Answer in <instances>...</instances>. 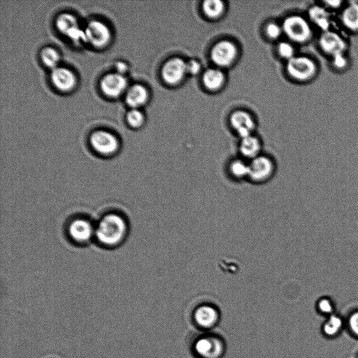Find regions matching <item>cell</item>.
Segmentation results:
<instances>
[{
    "label": "cell",
    "instance_id": "obj_15",
    "mask_svg": "<svg viewBox=\"0 0 358 358\" xmlns=\"http://www.w3.org/2000/svg\"><path fill=\"white\" fill-rule=\"evenodd\" d=\"M54 85L62 91L71 90L76 85V77L73 72L64 67H56L51 74Z\"/></svg>",
    "mask_w": 358,
    "mask_h": 358
},
{
    "label": "cell",
    "instance_id": "obj_32",
    "mask_svg": "<svg viewBox=\"0 0 358 358\" xmlns=\"http://www.w3.org/2000/svg\"><path fill=\"white\" fill-rule=\"evenodd\" d=\"M200 64L196 60H191L187 64V72L191 74H196L200 70Z\"/></svg>",
    "mask_w": 358,
    "mask_h": 358
},
{
    "label": "cell",
    "instance_id": "obj_30",
    "mask_svg": "<svg viewBox=\"0 0 358 358\" xmlns=\"http://www.w3.org/2000/svg\"><path fill=\"white\" fill-rule=\"evenodd\" d=\"M349 326L354 334L358 336V311L353 313L350 316Z\"/></svg>",
    "mask_w": 358,
    "mask_h": 358
},
{
    "label": "cell",
    "instance_id": "obj_22",
    "mask_svg": "<svg viewBox=\"0 0 358 358\" xmlns=\"http://www.w3.org/2000/svg\"><path fill=\"white\" fill-rule=\"evenodd\" d=\"M224 81V76L220 70L208 69L203 76V82L206 88L215 90L220 88Z\"/></svg>",
    "mask_w": 358,
    "mask_h": 358
},
{
    "label": "cell",
    "instance_id": "obj_28",
    "mask_svg": "<svg viewBox=\"0 0 358 358\" xmlns=\"http://www.w3.org/2000/svg\"><path fill=\"white\" fill-rule=\"evenodd\" d=\"M317 308L322 313L332 315L334 310V305L332 302L327 299H321L317 303Z\"/></svg>",
    "mask_w": 358,
    "mask_h": 358
},
{
    "label": "cell",
    "instance_id": "obj_9",
    "mask_svg": "<svg viewBox=\"0 0 358 358\" xmlns=\"http://www.w3.org/2000/svg\"><path fill=\"white\" fill-rule=\"evenodd\" d=\"M57 29L75 42L86 41L85 30L80 29L76 19L71 14L60 15L56 22Z\"/></svg>",
    "mask_w": 358,
    "mask_h": 358
},
{
    "label": "cell",
    "instance_id": "obj_33",
    "mask_svg": "<svg viewBox=\"0 0 358 358\" xmlns=\"http://www.w3.org/2000/svg\"><path fill=\"white\" fill-rule=\"evenodd\" d=\"M116 69L118 71V72L121 73H124L127 69V66L123 62H117L116 64Z\"/></svg>",
    "mask_w": 358,
    "mask_h": 358
},
{
    "label": "cell",
    "instance_id": "obj_18",
    "mask_svg": "<svg viewBox=\"0 0 358 358\" xmlns=\"http://www.w3.org/2000/svg\"><path fill=\"white\" fill-rule=\"evenodd\" d=\"M260 144L259 141L252 136L243 138L240 144V152L241 155L250 161L259 155Z\"/></svg>",
    "mask_w": 358,
    "mask_h": 358
},
{
    "label": "cell",
    "instance_id": "obj_16",
    "mask_svg": "<svg viewBox=\"0 0 358 358\" xmlns=\"http://www.w3.org/2000/svg\"><path fill=\"white\" fill-rule=\"evenodd\" d=\"M231 124L242 138L250 136L254 127L251 117L244 111L233 113L231 117Z\"/></svg>",
    "mask_w": 358,
    "mask_h": 358
},
{
    "label": "cell",
    "instance_id": "obj_3",
    "mask_svg": "<svg viewBox=\"0 0 358 358\" xmlns=\"http://www.w3.org/2000/svg\"><path fill=\"white\" fill-rule=\"evenodd\" d=\"M275 172L274 162L260 155L249 162L248 182L257 185L266 184L275 177Z\"/></svg>",
    "mask_w": 358,
    "mask_h": 358
},
{
    "label": "cell",
    "instance_id": "obj_7",
    "mask_svg": "<svg viewBox=\"0 0 358 358\" xmlns=\"http://www.w3.org/2000/svg\"><path fill=\"white\" fill-rule=\"evenodd\" d=\"M287 70L294 79L306 80L314 76L316 66L315 62L307 57H293L288 60Z\"/></svg>",
    "mask_w": 358,
    "mask_h": 358
},
{
    "label": "cell",
    "instance_id": "obj_10",
    "mask_svg": "<svg viewBox=\"0 0 358 358\" xmlns=\"http://www.w3.org/2000/svg\"><path fill=\"white\" fill-rule=\"evenodd\" d=\"M86 41L96 47H103L110 41V31L108 27L103 23L92 20L85 29Z\"/></svg>",
    "mask_w": 358,
    "mask_h": 358
},
{
    "label": "cell",
    "instance_id": "obj_27",
    "mask_svg": "<svg viewBox=\"0 0 358 358\" xmlns=\"http://www.w3.org/2000/svg\"><path fill=\"white\" fill-rule=\"evenodd\" d=\"M278 52L282 57L287 58L288 60L294 57L292 45L287 42H282L279 44Z\"/></svg>",
    "mask_w": 358,
    "mask_h": 358
},
{
    "label": "cell",
    "instance_id": "obj_25",
    "mask_svg": "<svg viewBox=\"0 0 358 358\" xmlns=\"http://www.w3.org/2000/svg\"><path fill=\"white\" fill-rule=\"evenodd\" d=\"M41 59L43 63L50 68H56L59 60L58 52L53 48L48 47L41 52Z\"/></svg>",
    "mask_w": 358,
    "mask_h": 358
},
{
    "label": "cell",
    "instance_id": "obj_11",
    "mask_svg": "<svg viewBox=\"0 0 358 358\" xmlns=\"http://www.w3.org/2000/svg\"><path fill=\"white\" fill-rule=\"evenodd\" d=\"M236 49L231 42L224 41L217 43L211 52V58L215 64L221 66L229 65L235 59Z\"/></svg>",
    "mask_w": 358,
    "mask_h": 358
},
{
    "label": "cell",
    "instance_id": "obj_20",
    "mask_svg": "<svg viewBox=\"0 0 358 358\" xmlns=\"http://www.w3.org/2000/svg\"><path fill=\"white\" fill-rule=\"evenodd\" d=\"M343 24L350 30L358 29V3H350L341 15Z\"/></svg>",
    "mask_w": 358,
    "mask_h": 358
},
{
    "label": "cell",
    "instance_id": "obj_34",
    "mask_svg": "<svg viewBox=\"0 0 358 358\" xmlns=\"http://www.w3.org/2000/svg\"><path fill=\"white\" fill-rule=\"evenodd\" d=\"M328 6L332 7V8H336L340 6L341 3V1H328L325 2Z\"/></svg>",
    "mask_w": 358,
    "mask_h": 358
},
{
    "label": "cell",
    "instance_id": "obj_19",
    "mask_svg": "<svg viewBox=\"0 0 358 358\" xmlns=\"http://www.w3.org/2000/svg\"><path fill=\"white\" fill-rule=\"evenodd\" d=\"M148 92L146 89L141 85L131 86L126 95V101L128 105L133 108L138 107L143 105L147 100Z\"/></svg>",
    "mask_w": 358,
    "mask_h": 358
},
{
    "label": "cell",
    "instance_id": "obj_8",
    "mask_svg": "<svg viewBox=\"0 0 358 358\" xmlns=\"http://www.w3.org/2000/svg\"><path fill=\"white\" fill-rule=\"evenodd\" d=\"M90 143L93 149L104 156L115 153L118 148V141L112 134L106 131H97L90 137Z\"/></svg>",
    "mask_w": 358,
    "mask_h": 358
},
{
    "label": "cell",
    "instance_id": "obj_13",
    "mask_svg": "<svg viewBox=\"0 0 358 358\" xmlns=\"http://www.w3.org/2000/svg\"><path fill=\"white\" fill-rule=\"evenodd\" d=\"M320 46L332 57L343 53L346 48L344 40L336 32L325 31L320 38Z\"/></svg>",
    "mask_w": 358,
    "mask_h": 358
},
{
    "label": "cell",
    "instance_id": "obj_1",
    "mask_svg": "<svg viewBox=\"0 0 358 358\" xmlns=\"http://www.w3.org/2000/svg\"><path fill=\"white\" fill-rule=\"evenodd\" d=\"M128 228L127 222L121 214L108 213L95 224L94 239L101 246L115 248L125 240Z\"/></svg>",
    "mask_w": 358,
    "mask_h": 358
},
{
    "label": "cell",
    "instance_id": "obj_12",
    "mask_svg": "<svg viewBox=\"0 0 358 358\" xmlns=\"http://www.w3.org/2000/svg\"><path fill=\"white\" fill-rule=\"evenodd\" d=\"M187 72V64L179 58L167 62L162 69L164 81L170 85L178 83Z\"/></svg>",
    "mask_w": 358,
    "mask_h": 358
},
{
    "label": "cell",
    "instance_id": "obj_6",
    "mask_svg": "<svg viewBox=\"0 0 358 358\" xmlns=\"http://www.w3.org/2000/svg\"><path fill=\"white\" fill-rule=\"evenodd\" d=\"M282 29L286 35L296 42H304L311 35L308 22L298 15L289 16L283 22Z\"/></svg>",
    "mask_w": 358,
    "mask_h": 358
},
{
    "label": "cell",
    "instance_id": "obj_17",
    "mask_svg": "<svg viewBox=\"0 0 358 358\" xmlns=\"http://www.w3.org/2000/svg\"><path fill=\"white\" fill-rule=\"evenodd\" d=\"M249 162L237 159L231 161L227 167L226 176L236 182L248 181Z\"/></svg>",
    "mask_w": 358,
    "mask_h": 358
},
{
    "label": "cell",
    "instance_id": "obj_29",
    "mask_svg": "<svg viewBox=\"0 0 358 358\" xmlns=\"http://www.w3.org/2000/svg\"><path fill=\"white\" fill-rule=\"evenodd\" d=\"M266 33L269 37L275 38L280 35L281 29L276 24L271 23L267 26Z\"/></svg>",
    "mask_w": 358,
    "mask_h": 358
},
{
    "label": "cell",
    "instance_id": "obj_2",
    "mask_svg": "<svg viewBox=\"0 0 358 358\" xmlns=\"http://www.w3.org/2000/svg\"><path fill=\"white\" fill-rule=\"evenodd\" d=\"M192 350L196 358H222L225 353L226 345L220 336L206 333L194 340Z\"/></svg>",
    "mask_w": 358,
    "mask_h": 358
},
{
    "label": "cell",
    "instance_id": "obj_24",
    "mask_svg": "<svg viewBox=\"0 0 358 358\" xmlns=\"http://www.w3.org/2000/svg\"><path fill=\"white\" fill-rule=\"evenodd\" d=\"M203 9L205 14L208 17H217L222 13L224 5L219 0H208L203 2Z\"/></svg>",
    "mask_w": 358,
    "mask_h": 358
},
{
    "label": "cell",
    "instance_id": "obj_23",
    "mask_svg": "<svg viewBox=\"0 0 358 358\" xmlns=\"http://www.w3.org/2000/svg\"><path fill=\"white\" fill-rule=\"evenodd\" d=\"M343 327L342 319L336 315H330L323 325L324 333L329 336L338 334Z\"/></svg>",
    "mask_w": 358,
    "mask_h": 358
},
{
    "label": "cell",
    "instance_id": "obj_14",
    "mask_svg": "<svg viewBox=\"0 0 358 358\" xmlns=\"http://www.w3.org/2000/svg\"><path fill=\"white\" fill-rule=\"evenodd\" d=\"M127 86L126 78L120 73H110L101 80V87L103 92L108 96H119Z\"/></svg>",
    "mask_w": 358,
    "mask_h": 358
},
{
    "label": "cell",
    "instance_id": "obj_21",
    "mask_svg": "<svg viewBox=\"0 0 358 358\" xmlns=\"http://www.w3.org/2000/svg\"><path fill=\"white\" fill-rule=\"evenodd\" d=\"M310 20L320 29L329 30L330 20L328 13L322 7L315 6L308 12Z\"/></svg>",
    "mask_w": 358,
    "mask_h": 358
},
{
    "label": "cell",
    "instance_id": "obj_26",
    "mask_svg": "<svg viewBox=\"0 0 358 358\" xmlns=\"http://www.w3.org/2000/svg\"><path fill=\"white\" fill-rule=\"evenodd\" d=\"M127 121L134 127H139L143 121V114L137 109H132L127 114Z\"/></svg>",
    "mask_w": 358,
    "mask_h": 358
},
{
    "label": "cell",
    "instance_id": "obj_4",
    "mask_svg": "<svg viewBox=\"0 0 358 358\" xmlns=\"http://www.w3.org/2000/svg\"><path fill=\"white\" fill-rule=\"evenodd\" d=\"M194 324L199 329L208 331L216 327L220 320L218 308L210 303H203L197 306L193 313Z\"/></svg>",
    "mask_w": 358,
    "mask_h": 358
},
{
    "label": "cell",
    "instance_id": "obj_31",
    "mask_svg": "<svg viewBox=\"0 0 358 358\" xmlns=\"http://www.w3.org/2000/svg\"><path fill=\"white\" fill-rule=\"evenodd\" d=\"M333 64L337 69H343L347 64V61L343 53L338 54L332 57Z\"/></svg>",
    "mask_w": 358,
    "mask_h": 358
},
{
    "label": "cell",
    "instance_id": "obj_5",
    "mask_svg": "<svg viewBox=\"0 0 358 358\" xmlns=\"http://www.w3.org/2000/svg\"><path fill=\"white\" fill-rule=\"evenodd\" d=\"M67 234L74 243L86 244L95 237V224L87 218L76 217L69 222Z\"/></svg>",
    "mask_w": 358,
    "mask_h": 358
}]
</instances>
